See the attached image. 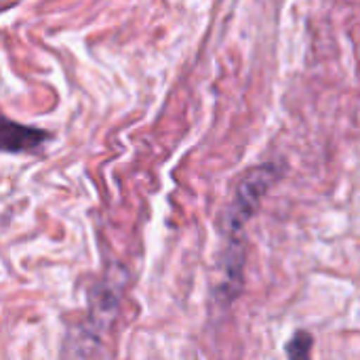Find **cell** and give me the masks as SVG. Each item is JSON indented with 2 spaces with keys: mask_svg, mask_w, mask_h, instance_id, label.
<instances>
[{
  "mask_svg": "<svg viewBox=\"0 0 360 360\" xmlns=\"http://www.w3.org/2000/svg\"><path fill=\"white\" fill-rule=\"evenodd\" d=\"M0 139H2L4 152L19 154V152H30V150L40 148L49 139V133L44 129L27 127V124L4 118L2 129H0Z\"/></svg>",
  "mask_w": 360,
  "mask_h": 360,
  "instance_id": "7a4b0ae2",
  "label": "cell"
},
{
  "mask_svg": "<svg viewBox=\"0 0 360 360\" xmlns=\"http://www.w3.org/2000/svg\"><path fill=\"white\" fill-rule=\"evenodd\" d=\"M281 173H283V169L278 165L266 162V165L251 169L238 181L232 202L226 207L224 215L219 217V230L230 240H240V232H243L245 224L257 211L262 198L274 186V181L281 177Z\"/></svg>",
  "mask_w": 360,
  "mask_h": 360,
  "instance_id": "6da1fadb",
  "label": "cell"
},
{
  "mask_svg": "<svg viewBox=\"0 0 360 360\" xmlns=\"http://www.w3.org/2000/svg\"><path fill=\"white\" fill-rule=\"evenodd\" d=\"M312 346H314L312 335H310L308 331H297V333L289 340V344H287V356H289V359H304V356L310 354Z\"/></svg>",
  "mask_w": 360,
  "mask_h": 360,
  "instance_id": "3957f363",
  "label": "cell"
}]
</instances>
